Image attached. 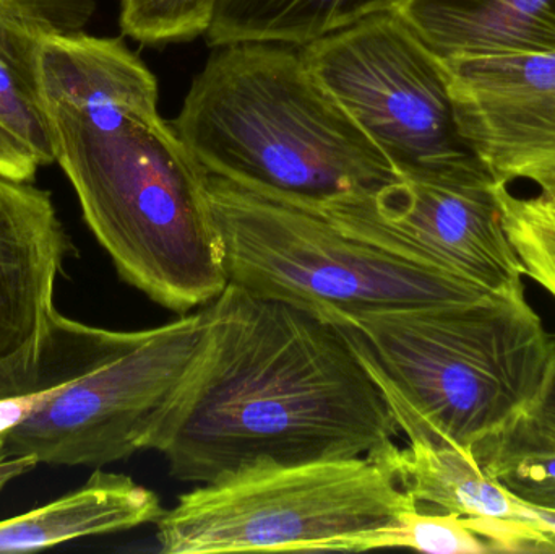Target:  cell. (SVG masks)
Segmentation results:
<instances>
[{
    "instance_id": "1",
    "label": "cell",
    "mask_w": 555,
    "mask_h": 554,
    "mask_svg": "<svg viewBox=\"0 0 555 554\" xmlns=\"http://www.w3.org/2000/svg\"><path fill=\"white\" fill-rule=\"evenodd\" d=\"M39 96L52 155L124 282L184 315L228 286L207 172L158 111V81L120 39L44 35Z\"/></svg>"
},
{
    "instance_id": "2",
    "label": "cell",
    "mask_w": 555,
    "mask_h": 554,
    "mask_svg": "<svg viewBox=\"0 0 555 554\" xmlns=\"http://www.w3.org/2000/svg\"><path fill=\"white\" fill-rule=\"evenodd\" d=\"M208 306L207 347L150 441L172 478L207 485L397 441L384 394L335 322L230 283Z\"/></svg>"
},
{
    "instance_id": "3",
    "label": "cell",
    "mask_w": 555,
    "mask_h": 554,
    "mask_svg": "<svg viewBox=\"0 0 555 554\" xmlns=\"http://www.w3.org/2000/svg\"><path fill=\"white\" fill-rule=\"evenodd\" d=\"M172 127L207 175L312 214L400 178L313 77L299 46H221Z\"/></svg>"
},
{
    "instance_id": "4",
    "label": "cell",
    "mask_w": 555,
    "mask_h": 554,
    "mask_svg": "<svg viewBox=\"0 0 555 554\" xmlns=\"http://www.w3.org/2000/svg\"><path fill=\"white\" fill-rule=\"evenodd\" d=\"M325 319L348 335L408 441L475 452L534 405L553 373L555 334L525 285Z\"/></svg>"
},
{
    "instance_id": "5",
    "label": "cell",
    "mask_w": 555,
    "mask_h": 554,
    "mask_svg": "<svg viewBox=\"0 0 555 554\" xmlns=\"http://www.w3.org/2000/svg\"><path fill=\"white\" fill-rule=\"evenodd\" d=\"M210 306L146 331L93 327L55 312L35 387L0 433L10 458L103 467L150 449L194 373L210 334Z\"/></svg>"
},
{
    "instance_id": "6",
    "label": "cell",
    "mask_w": 555,
    "mask_h": 554,
    "mask_svg": "<svg viewBox=\"0 0 555 554\" xmlns=\"http://www.w3.org/2000/svg\"><path fill=\"white\" fill-rule=\"evenodd\" d=\"M420 504L375 455L241 472L156 520L165 554L367 552Z\"/></svg>"
},
{
    "instance_id": "7",
    "label": "cell",
    "mask_w": 555,
    "mask_h": 554,
    "mask_svg": "<svg viewBox=\"0 0 555 554\" xmlns=\"http://www.w3.org/2000/svg\"><path fill=\"white\" fill-rule=\"evenodd\" d=\"M230 285L322 318L472 299L486 289L339 230L328 218L207 176Z\"/></svg>"
},
{
    "instance_id": "8",
    "label": "cell",
    "mask_w": 555,
    "mask_h": 554,
    "mask_svg": "<svg viewBox=\"0 0 555 554\" xmlns=\"http://www.w3.org/2000/svg\"><path fill=\"white\" fill-rule=\"evenodd\" d=\"M300 54L398 175L468 155L439 59L397 13H374Z\"/></svg>"
},
{
    "instance_id": "9",
    "label": "cell",
    "mask_w": 555,
    "mask_h": 554,
    "mask_svg": "<svg viewBox=\"0 0 555 554\" xmlns=\"http://www.w3.org/2000/svg\"><path fill=\"white\" fill-rule=\"evenodd\" d=\"M495 179L475 155L403 172L371 195L319 215L339 230L486 289L525 285L524 263L495 201Z\"/></svg>"
},
{
    "instance_id": "10",
    "label": "cell",
    "mask_w": 555,
    "mask_h": 554,
    "mask_svg": "<svg viewBox=\"0 0 555 554\" xmlns=\"http://www.w3.org/2000/svg\"><path fill=\"white\" fill-rule=\"evenodd\" d=\"M440 65L468 152L501 184L530 181L555 197V52Z\"/></svg>"
},
{
    "instance_id": "11",
    "label": "cell",
    "mask_w": 555,
    "mask_h": 554,
    "mask_svg": "<svg viewBox=\"0 0 555 554\" xmlns=\"http://www.w3.org/2000/svg\"><path fill=\"white\" fill-rule=\"evenodd\" d=\"M72 254L51 192L0 176V400L35 387Z\"/></svg>"
},
{
    "instance_id": "12",
    "label": "cell",
    "mask_w": 555,
    "mask_h": 554,
    "mask_svg": "<svg viewBox=\"0 0 555 554\" xmlns=\"http://www.w3.org/2000/svg\"><path fill=\"white\" fill-rule=\"evenodd\" d=\"M371 455L390 468L417 504H433L465 519L492 553L551 552L533 507L489 477L472 449L411 439L406 448L393 441Z\"/></svg>"
},
{
    "instance_id": "13",
    "label": "cell",
    "mask_w": 555,
    "mask_h": 554,
    "mask_svg": "<svg viewBox=\"0 0 555 554\" xmlns=\"http://www.w3.org/2000/svg\"><path fill=\"white\" fill-rule=\"evenodd\" d=\"M391 12L440 61L555 52V0H397Z\"/></svg>"
},
{
    "instance_id": "14",
    "label": "cell",
    "mask_w": 555,
    "mask_h": 554,
    "mask_svg": "<svg viewBox=\"0 0 555 554\" xmlns=\"http://www.w3.org/2000/svg\"><path fill=\"white\" fill-rule=\"evenodd\" d=\"M165 513L149 488L98 468L87 484L46 506L0 523V553H25L85 537L156 524Z\"/></svg>"
},
{
    "instance_id": "15",
    "label": "cell",
    "mask_w": 555,
    "mask_h": 554,
    "mask_svg": "<svg viewBox=\"0 0 555 554\" xmlns=\"http://www.w3.org/2000/svg\"><path fill=\"white\" fill-rule=\"evenodd\" d=\"M397 0H220L207 31L215 48L267 41L306 46L364 16L391 10Z\"/></svg>"
},
{
    "instance_id": "16",
    "label": "cell",
    "mask_w": 555,
    "mask_h": 554,
    "mask_svg": "<svg viewBox=\"0 0 555 554\" xmlns=\"http://www.w3.org/2000/svg\"><path fill=\"white\" fill-rule=\"evenodd\" d=\"M44 35L49 33L0 3V126L39 166L54 162L39 96L38 55Z\"/></svg>"
},
{
    "instance_id": "17",
    "label": "cell",
    "mask_w": 555,
    "mask_h": 554,
    "mask_svg": "<svg viewBox=\"0 0 555 554\" xmlns=\"http://www.w3.org/2000/svg\"><path fill=\"white\" fill-rule=\"evenodd\" d=\"M495 201L508 240L514 244L525 276L543 286L555 299V197H520L495 182Z\"/></svg>"
},
{
    "instance_id": "18",
    "label": "cell",
    "mask_w": 555,
    "mask_h": 554,
    "mask_svg": "<svg viewBox=\"0 0 555 554\" xmlns=\"http://www.w3.org/2000/svg\"><path fill=\"white\" fill-rule=\"evenodd\" d=\"M124 35L143 44L192 41L207 35L220 0H119Z\"/></svg>"
},
{
    "instance_id": "19",
    "label": "cell",
    "mask_w": 555,
    "mask_h": 554,
    "mask_svg": "<svg viewBox=\"0 0 555 554\" xmlns=\"http://www.w3.org/2000/svg\"><path fill=\"white\" fill-rule=\"evenodd\" d=\"M380 549H411L433 554H485L491 546L455 514H424L420 507L388 530Z\"/></svg>"
},
{
    "instance_id": "20",
    "label": "cell",
    "mask_w": 555,
    "mask_h": 554,
    "mask_svg": "<svg viewBox=\"0 0 555 554\" xmlns=\"http://www.w3.org/2000/svg\"><path fill=\"white\" fill-rule=\"evenodd\" d=\"M479 464L555 455V361L540 399L507 431L482 442L475 451Z\"/></svg>"
},
{
    "instance_id": "21",
    "label": "cell",
    "mask_w": 555,
    "mask_h": 554,
    "mask_svg": "<svg viewBox=\"0 0 555 554\" xmlns=\"http://www.w3.org/2000/svg\"><path fill=\"white\" fill-rule=\"evenodd\" d=\"M481 467L521 503L555 513V455L514 459Z\"/></svg>"
},
{
    "instance_id": "22",
    "label": "cell",
    "mask_w": 555,
    "mask_h": 554,
    "mask_svg": "<svg viewBox=\"0 0 555 554\" xmlns=\"http://www.w3.org/2000/svg\"><path fill=\"white\" fill-rule=\"evenodd\" d=\"M0 3L16 10L49 35L83 31L96 7V0H0Z\"/></svg>"
},
{
    "instance_id": "23",
    "label": "cell",
    "mask_w": 555,
    "mask_h": 554,
    "mask_svg": "<svg viewBox=\"0 0 555 554\" xmlns=\"http://www.w3.org/2000/svg\"><path fill=\"white\" fill-rule=\"evenodd\" d=\"M38 168L35 156L0 126V176L13 181L33 182Z\"/></svg>"
},
{
    "instance_id": "24",
    "label": "cell",
    "mask_w": 555,
    "mask_h": 554,
    "mask_svg": "<svg viewBox=\"0 0 555 554\" xmlns=\"http://www.w3.org/2000/svg\"><path fill=\"white\" fill-rule=\"evenodd\" d=\"M36 462L28 458H10L3 448V438L0 436V491L22 475L28 474L36 467Z\"/></svg>"
},
{
    "instance_id": "25",
    "label": "cell",
    "mask_w": 555,
    "mask_h": 554,
    "mask_svg": "<svg viewBox=\"0 0 555 554\" xmlns=\"http://www.w3.org/2000/svg\"><path fill=\"white\" fill-rule=\"evenodd\" d=\"M533 510L534 517H537L538 524H540L541 532L550 540L551 552L555 553V513L553 511L538 510V507H533Z\"/></svg>"
}]
</instances>
